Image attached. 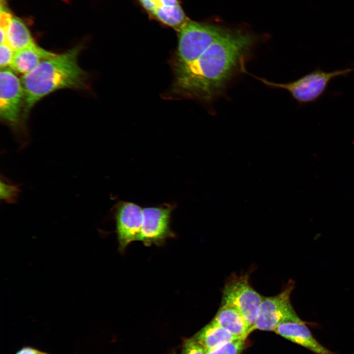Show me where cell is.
I'll return each mask as SVG.
<instances>
[{"label":"cell","instance_id":"6da1fadb","mask_svg":"<svg viewBox=\"0 0 354 354\" xmlns=\"http://www.w3.org/2000/svg\"><path fill=\"white\" fill-rule=\"evenodd\" d=\"M253 36L230 30L213 43L196 60L174 68L173 92L205 101L212 99L239 71L254 43Z\"/></svg>","mask_w":354,"mask_h":354},{"label":"cell","instance_id":"7a4b0ae2","mask_svg":"<svg viewBox=\"0 0 354 354\" xmlns=\"http://www.w3.org/2000/svg\"><path fill=\"white\" fill-rule=\"evenodd\" d=\"M81 45L42 60L32 71L23 75L25 93V116L41 99L56 90L88 87V76L79 66Z\"/></svg>","mask_w":354,"mask_h":354},{"label":"cell","instance_id":"3957f363","mask_svg":"<svg viewBox=\"0 0 354 354\" xmlns=\"http://www.w3.org/2000/svg\"><path fill=\"white\" fill-rule=\"evenodd\" d=\"M25 93L22 83L11 69L0 73V117L12 130L20 151L28 146L30 138L25 117Z\"/></svg>","mask_w":354,"mask_h":354},{"label":"cell","instance_id":"277c9868","mask_svg":"<svg viewBox=\"0 0 354 354\" xmlns=\"http://www.w3.org/2000/svg\"><path fill=\"white\" fill-rule=\"evenodd\" d=\"M228 30L217 26L189 20L177 32L178 47L174 68L196 60Z\"/></svg>","mask_w":354,"mask_h":354},{"label":"cell","instance_id":"5b68a950","mask_svg":"<svg viewBox=\"0 0 354 354\" xmlns=\"http://www.w3.org/2000/svg\"><path fill=\"white\" fill-rule=\"evenodd\" d=\"M354 71V68L326 72L317 69L298 79L287 83H277L266 79L254 77L266 86L287 90L299 103H312L324 93L329 82L337 77L345 75Z\"/></svg>","mask_w":354,"mask_h":354},{"label":"cell","instance_id":"8992f818","mask_svg":"<svg viewBox=\"0 0 354 354\" xmlns=\"http://www.w3.org/2000/svg\"><path fill=\"white\" fill-rule=\"evenodd\" d=\"M263 297L251 286L247 275H232L224 286L222 304L237 310L247 322L251 333L257 319Z\"/></svg>","mask_w":354,"mask_h":354},{"label":"cell","instance_id":"52a82bcc","mask_svg":"<svg viewBox=\"0 0 354 354\" xmlns=\"http://www.w3.org/2000/svg\"><path fill=\"white\" fill-rule=\"evenodd\" d=\"M174 208V206L171 204L143 208L142 225L138 241L147 247L152 245L161 246L167 239L175 237L176 234L170 227Z\"/></svg>","mask_w":354,"mask_h":354},{"label":"cell","instance_id":"ba28073f","mask_svg":"<svg viewBox=\"0 0 354 354\" xmlns=\"http://www.w3.org/2000/svg\"><path fill=\"white\" fill-rule=\"evenodd\" d=\"M294 287V282L290 280L286 288L278 295L263 297L253 330L274 331L281 321L297 315L290 301Z\"/></svg>","mask_w":354,"mask_h":354},{"label":"cell","instance_id":"9c48e42d","mask_svg":"<svg viewBox=\"0 0 354 354\" xmlns=\"http://www.w3.org/2000/svg\"><path fill=\"white\" fill-rule=\"evenodd\" d=\"M143 208L132 202L120 201L114 206L112 214L116 222V233L120 253L138 241L143 221Z\"/></svg>","mask_w":354,"mask_h":354},{"label":"cell","instance_id":"30bf717a","mask_svg":"<svg viewBox=\"0 0 354 354\" xmlns=\"http://www.w3.org/2000/svg\"><path fill=\"white\" fill-rule=\"evenodd\" d=\"M274 331L316 354H336L321 345L314 337L306 323L297 315L281 321Z\"/></svg>","mask_w":354,"mask_h":354},{"label":"cell","instance_id":"8fae6325","mask_svg":"<svg viewBox=\"0 0 354 354\" xmlns=\"http://www.w3.org/2000/svg\"><path fill=\"white\" fill-rule=\"evenodd\" d=\"M212 321L239 339L245 340L250 333L241 314L228 305L222 304Z\"/></svg>","mask_w":354,"mask_h":354},{"label":"cell","instance_id":"7c38bea8","mask_svg":"<svg viewBox=\"0 0 354 354\" xmlns=\"http://www.w3.org/2000/svg\"><path fill=\"white\" fill-rule=\"evenodd\" d=\"M56 55L43 48L40 50L30 48L19 50L14 52L9 67L14 72L24 75L32 71L42 60Z\"/></svg>","mask_w":354,"mask_h":354},{"label":"cell","instance_id":"4fadbf2b","mask_svg":"<svg viewBox=\"0 0 354 354\" xmlns=\"http://www.w3.org/2000/svg\"><path fill=\"white\" fill-rule=\"evenodd\" d=\"M194 338L206 352L239 339L212 320L199 331Z\"/></svg>","mask_w":354,"mask_h":354},{"label":"cell","instance_id":"5bb4252c","mask_svg":"<svg viewBox=\"0 0 354 354\" xmlns=\"http://www.w3.org/2000/svg\"><path fill=\"white\" fill-rule=\"evenodd\" d=\"M6 35L7 43L14 51L26 48L42 49L35 42L26 25L17 17L11 19Z\"/></svg>","mask_w":354,"mask_h":354},{"label":"cell","instance_id":"9a60e30c","mask_svg":"<svg viewBox=\"0 0 354 354\" xmlns=\"http://www.w3.org/2000/svg\"><path fill=\"white\" fill-rule=\"evenodd\" d=\"M20 185L10 180L2 174L0 179V198L7 204L17 203L21 193Z\"/></svg>","mask_w":354,"mask_h":354},{"label":"cell","instance_id":"2e32d148","mask_svg":"<svg viewBox=\"0 0 354 354\" xmlns=\"http://www.w3.org/2000/svg\"><path fill=\"white\" fill-rule=\"evenodd\" d=\"M244 341L236 339L206 352V354H240L244 347Z\"/></svg>","mask_w":354,"mask_h":354},{"label":"cell","instance_id":"e0dca14e","mask_svg":"<svg viewBox=\"0 0 354 354\" xmlns=\"http://www.w3.org/2000/svg\"><path fill=\"white\" fill-rule=\"evenodd\" d=\"M180 354H206V351L195 338H193L185 341Z\"/></svg>","mask_w":354,"mask_h":354},{"label":"cell","instance_id":"ac0fdd59","mask_svg":"<svg viewBox=\"0 0 354 354\" xmlns=\"http://www.w3.org/2000/svg\"><path fill=\"white\" fill-rule=\"evenodd\" d=\"M14 52L7 43L0 44V66L1 69L7 68L8 65H10Z\"/></svg>","mask_w":354,"mask_h":354},{"label":"cell","instance_id":"d6986e66","mask_svg":"<svg viewBox=\"0 0 354 354\" xmlns=\"http://www.w3.org/2000/svg\"><path fill=\"white\" fill-rule=\"evenodd\" d=\"M15 354H50L30 346H25L17 351Z\"/></svg>","mask_w":354,"mask_h":354}]
</instances>
